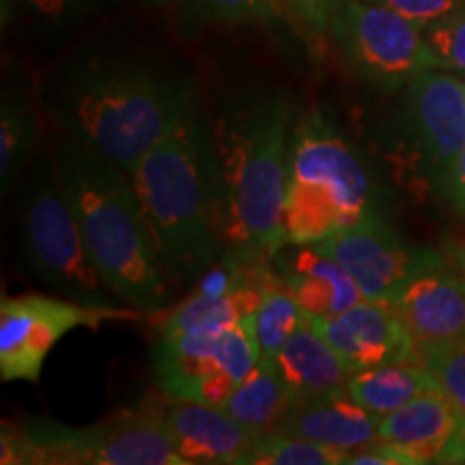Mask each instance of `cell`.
Wrapping results in <instances>:
<instances>
[{"label":"cell","mask_w":465,"mask_h":465,"mask_svg":"<svg viewBox=\"0 0 465 465\" xmlns=\"http://www.w3.org/2000/svg\"><path fill=\"white\" fill-rule=\"evenodd\" d=\"M407 155L427 183L441 190L465 144L463 83L449 69H427L405 86L401 110Z\"/></svg>","instance_id":"8fae6325"},{"label":"cell","mask_w":465,"mask_h":465,"mask_svg":"<svg viewBox=\"0 0 465 465\" xmlns=\"http://www.w3.org/2000/svg\"><path fill=\"white\" fill-rule=\"evenodd\" d=\"M158 407L174 449L188 465H246L261 438L224 407L174 397L160 399Z\"/></svg>","instance_id":"9a60e30c"},{"label":"cell","mask_w":465,"mask_h":465,"mask_svg":"<svg viewBox=\"0 0 465 465\" xmlns=\"http://www.w3.org/2000/svg\"><path fill=\"white\" fill-rule=\"evenodd\" d=\"M254 312L218 334L158 336L151 371L160 391L223 407L261 358Z\"/></svg>","instance_id":"ba28073f"},{"label":"cell","mask_w":465,"mask_h":465,"mask_svg":"<svg viewBox=\"0 0 465 465\" xmlns=\"http://www.w3.org/2000/svg\"><path fill=\"white\" fill-rule=\"evenodd\" d=\"M270 265L311 319L336 317L364 302L353 276L317 243H284Z\"/></svg>","instance_id":"e0dca14e"},{"label":"cell","mask_w":465,"mask_h":465,"mask_svg":"<svg viewBox=\"0 0 465 465\" xmlns=\"http://www.w3.org/2000/svg\"><path fill=\"white\" fill-rule=\"evenodd\" d=\"M127 177L168 276L199 281L223 261L216 155L196 102Z\"/></svg>","instance_id":"3957f363"},{"label":"cell","mask_w":465,"mask_h":465,"mask_svg":"<svg viewBox=\"0 0 465 465\" xmlns=\"http://www.w3.org/2000/svg\"><path fill=\"white\" fill-rule=\"evenodd\" d=\"M332 35L349 69L375 89H405L427 69H441L422 28L381 5L342 0Z\"/></svg>","instance_id":"9c48e42d"},{"label":"cell","mask_w":465,"mask_h":465,"mask_svg":"<svg viewBox=\"0 0 465 465\" xmlns=\"http://www.w3.org/2000/svg\"><path fill=\"white\" fill-rule=\"evenodd\" d=\"M441 252L444 257L449 259V263L455 267V272L465 281V243L463 242H455V240H446L441 243Z\"/></svg>","instance_id":"1f68e13d"},{"label":"cell","mask_w":465,"mask_h":465,"mask_svg":"<svg viewBox=\"0 0 465 465\" xmlns=\"http://www.w3.org/2000/svg\"><path fill=\"white\" fill-rule=\"evenodd\" d=\"M380 418L360 407L345 388L317 399L295 401L274 431L298 435L341 450H358L377 440Z\"/></svg>","instance_id":"ac0fdd59"},{"label":"cell","mask_w":465,"mask_h":465,"mask_svg":"<svg viewBox=\"0 0 465 465\" xmlns=\"http://www.w3.org/2000/svg\"><path fill=\"white\" fill-rule=\"evenodd\" d=\"M420 360L438 380L441 391L465 414V342L424 351Z\"/></svg>","instance_id":"4316f807"},{"label":"cell","mask_w":465,"mask_h":465,"mask_svg":"<svg viewBox=\"0 0 465 465\" xmlns=\"http://www.w3.org/2000/svg\"><path fill=\"white\" fill-rule=\"evenodd\" d=\"M17 218L22 263L35 281L78 304L104 311H130L106 287L93 265L58 179L54 153L37 155L26 166Z\"/></svg>","instance_id":"8992f818"},{"label":"cell","mask_w":465,"mask_h":465,"mask_svg":"<svg viewBox=\"0 0 465 465\" xmlns=\"http://www.w3.org/2000/svg\"><path fill=\"white\" fill-rule=\"evenodd\" d=\"M218 168L223 259L270 263L284 243L291 102L282 91L231 102L209 125Z\"/></svg>","instance_id":"7a4b0ae2"},{"label":"cell","mask_w":465,"mask_h":465,"mask_svg":"<svg viewBox=\"0 0 465 465\" xmlns=\"http://www.w3.org/2000/svg\"><path fill=\"white\" fill-rule=\"evenodd\" d=\"M441 69L465 75V0L422 28Z\"/></svg>","instance_id":"484cf974"},{"label":"cell","mask_w":465,"mask_h":465,"mask_svg":"<svg viewBox=\"0 0 465 465\" xmlns=\"http://www.w3.org/2000/svg\"><path fill=\"white\" fill-rule=\"evenodd\" d=\"M366 3H375L397 11V14L405 15L410 22H414L416 26L424 28L431 25L435 17L444 15L446 11L457 7L463 0H366Z\"/></svg>","instance_id":"f1b7e54d"},{"label":"cell","mask_w":465,"mask_h":465,"mask_svg":"<svg viewBox=\"0 0 465 465\" xmlns=\"http://www.w3.org/2000/svg\"><path fill=\"white\" fill-rule=\"evenodd\" d=\"M0 461L61 465H188L174 449L158 401L106 422L67 427L54 420L5 422Z\"/></svg>","instance_id":"52a82bcc"},{"label":"cell","mask_w":465,"mask_h":465,"mask_svg":"<svg viewBox=\"0 0 465 465\" xmlns=\"http://www.w3.org/2000/svg\"><path fill=\"white\" fill-rule=\"evenodd\" d=\"M293 403L295 399L278 371L276 360L261 356L223 407L252 431L267 433L274 431Z\"/></svg>","instance_id":"44dd1931"},{"label":"cell","mask_w":465,"mask_h":465,"mask_svg":"<svg viewBox=\"0 0 465 465\" xmlns=\"http://www.w3.org/2000/svg\"><path fill=\"white\" fill-rule=\"evenodd\" d=\"M203 17L226 22H250L272 17L270 0H173Z\"/></svg>","instance_id":"83f0119b"},{"label":"cell","mask_w":465,"mask_h":465,"mask_svg":"<svg viewBox=\"0 0 465 465\" xmlns=\"http://www.w3.org/2000/svg\"><path fill=\"white\" fill-rule=\"evenodd\" d=\"M136 311H104L45 293L5 295L0 302V377L37 383L50 351L75 328H97Z\"/></svg>","instance_id":"30bf717a"},{"label":"cell","mask_w":465,"mask_h":465,"mask_svg":"<svg viewBox=\"0 0 465 465\" xmlns=\"http://www.w3.org/2000/svg\"><path fill=\"white\" fill-rule=\"evenodd\" d=\"M381 190L362 153L322 114L291 132L282 229L287 243H319L381 216Z\"/></svg>","instance_id":"5b68a950"},{"label":"cell","mask_w":465,"mask_h":465,"mask_svg":"<svg viewBox=\"0 0 465 465\" xmlns=\"http://www.w3.org/2000/svg\"><path fill=\"white\" fill-rule=\"evenodd\" d=\"M317 246L353 276L366 302L383 304H391L410 278L444 254L403 240L383 216L364 220Z\"/></svg>","instance_id":"7c38bea8"},{"label":"cell","mask_w":465,"mask_h":465,"mask_svg":"<svg viewBox=\"0 0 465 465\" xmlns=\"http://www.w3.org/2000/svg\"><path fill=\"white\" fill-rule=\"evenodd\" d=\"M188 78L144 56L93 54L56 78L50 114L58 132L130 171L194 104Z\"/></svg>","instance_id":"6da1fadb"},{"label":"cell","mask_w":465,"mask_h":465,"mask_svg":"<svg viewBox=\"0 0 465 465\" xmlns=\"http://www.w3.org/2000/svg\"><path fill=\"white\" fill-rule=\"evenodd\" d=\"M461 83H463V95H465V75H463V80H461Z\"/></svg>","instance_id":"836d02e7"},{"label":"cell","mask_w":465,"mask_h":465,"mask_svg":"<svg viewBox=\"0 0 465 465\" xmlns=\"http://www.w3.org/2000/svg\"><path fill=\"white\" fill-rule=\"evenodd\" d=\"M347 450L282 431L261 433L246 465H345Z\"/></svg>","instance_id":"cb8c5ba5"},{"label":"cell","mask_w":465,"mask_h":465,"mask_svg":"<svg viewBox=\"0 0 465 465\" xmlns=\"http://www.w3.org/2000/svg\"><path fill=\"white\" fill-rule=\"evenodd\" d=\"M377 440L414 450L422 463H465V414L433 388L383 416Z\"/></svg>","instance_id":"2e32d148"},{"label":"cell","mask_w":465,"mask_h":465,"mask_svg":"<svg viewBox=\"0 0 465 465\" xmlns=\"http://www.w3.org/2000/svg\"><path fill=\"white\" fill-rule=\"evenodd\" d=\"M308 315L293 295L278 282L274 274L263 291V298L254 312V332L263 358H276L287 341L306 323Z\"/></svg>","instance_id":"603a6c76"},{"label":"cell","mask_w":465,"mask_h":465,"mask_svg":"<svg viewBox=\"0 0 465 465\" xmlns=\"http://www.w3.org/2000/svg\"><path fill=\"white\" fill-rule=\"evenodd\" d=\"M440 192L444 194V199L450 201L452 207L459 209V212H465V144L459 151L455 162H452Z\"/></svg>","instance_id":"4dcf8cb0"},{"label":"cell","mask_w":465,"mask_h":465,"mask_svg":"<svg viewBox=\"0 0 465 465\" xmlns=\"http://www.w3.org/2000/svg\"><path fill=\"white\" fill-rule=\"evenodd\" d=\"M391 306L410 328L420 353L465 342V281L444 254L410 278Z\"/></svg>","instance_id":"5bb4252c"},{"label":"cell","mask_w":465,"mask_h":465,"mask_svg":"<svg viewBox=\"0 0 465 465\" xmlns=\"http://www.w3.org/2000/svg\"><path fill=\"white\" fill-rule=\"evenodd\" d=\"M270 5H272V11H281L282 9V5L284 7H291V0H270Z\"/></svg>","instance_id":"d6a6232c"},{"label":"cell","mask_w":465,"mask_h":465,"mask_svg":"<svg viewBox=\"0 0 465 465\" xmlns=\"http://www.w3.org/2000/svg\"><path fill=\"white\" fill-rule=\"evenodd\" d=\"M276 366L295 401L317 399L345 388L347 366L317 325L306 319L278 351Z\"/></svg>","instance_id":"d6986e66"},{"label":"cell","mask_w":465,"mask_h":465,"mask_svg":"<svg viewBox=\"0 0 465 465\" xmlns=\"http://www.w3.org/2000/svg\"><path fill=\"white\" fill-rule=\"evenodd\" d=\"M342 0H291V7L298 11L302 22L312 33L323 35L332 31L336 11Z\"/></svg>","instance_id":"f546056e"},{"label":"cell","mask_w":465,"mask_h":465,"mask_svg":"<svg viewBox=\"0 0 465 465\" xmlns=\"http://www.w3.org/2000/svg\"><path fill=\"white\" fill-rule=\"evenodd\" d=\"M37 114L25 93H5L0 104V185L7 196L33 160Z\"/></svg>","instance_id":"7402d4cb"},{"label":"cell","mask_w":465,"mask_h":465,"mask_svg":"<svg viewBox=\"0 0 465 465\" xmlns=\"http://www.w3.org/2000/svg\"><path fill=\"white\" fill-rule=\"evenodd\" d=\"M433 388H440V383L422 360L356 371V373H349L345 381L349 397L380 420L405 405L407 401Z\"/></svg>","instance_id":"ffe728a7"},{"label":"cell","mask_w":465,"mask_h":465,"mask_svg":"<svg viewBox=\"0 0 465 465\" xmlns=\"http://www.w3.org/2000/svg\"><path fill=\"white\" fill-rule=\"evenodd\" d=\"M311 322L336 349L349 373L420 360L410 328L399 312L383 302L364 300L341 315Z\"/></svg>","instance_id":"4fadbf2b"},{"label":"cell","mask_w":465,"mask_h":465,"mask_svg":"<svg viewBox=\"0 0 465 465\" xmlns=\"http://www.w3.org/2000/svg\"><path fill=\"white\" fill-rule=\"evenodd\" d=\"M110 0H3V22L20 14L28 25L44 33H63L83 25Z\"/></svg>","instance_id":"d4e9b609"},{"label":"cell","mask_w":465,"mask_h":465,"mask_svg":"<svg viewBox=\"0 0 465 465\" xmlns=\"http://www.w3.org/2000/svg\"><path fill=\"white\" fill-rule=\"evenodd\" d=\"M52 153L89 257L106 287L141 315L164 311L171 276L127 173L67 134L56 138Z\"/></svg>","instance_id":"277c9868"}]
</instances>
